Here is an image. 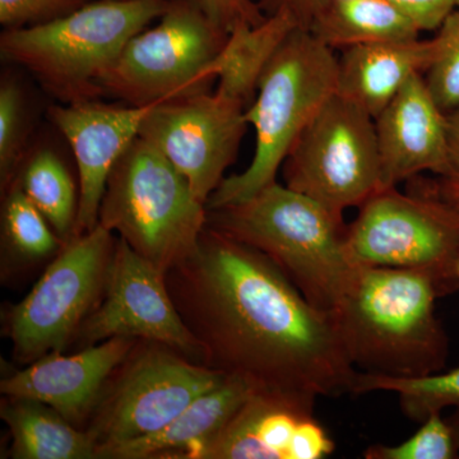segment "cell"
I'll return each mask as SVG.
<instances>
[{
    "mask_svg": "<svg viewBox=\"0 0 459 459\" xmlns=\"http://www.w3.org/2000/svg\"><path fill=\"white\" fill-rule=\"evenodd\" d=\"M338 57L309 30L296 29L263 72L246 119L255 131V152L241 174L225 178L207 210L240 204L276 181L299 135L337 92Z\"/></svg>",
    "mask_w": 459,
    "mask_h": 459,
    "instance_id": "5b68a950",
    "label": "cell"
},
{
    "mask_svg": "<svg viewBox=\"0 0 459 459\" xmlns=\"http://www.w3.org/2000/svg\"><path fill=\"white\" fill-rule=\"evenodd\" d=\"M0 416L11 431L12 458H96V444L90 434L77 430L48 404L5 395Z\"/></svg>",
    "mask_w": 459,
    "mask_h": 459,
    "instance_id": "44dd1931",
    "label": "cell"
},
{
    "mask_svg": "<svg viewBox=\"0 0 459 459\" xmlns=\"http://www.w3.org/2000/svg\"><path fill=\"white\" fill-rule=\"evenodd\" d=\"M286 186L343 219L380 186L376 122L334 93L299 135L283 162Z\"/></svg>",
    "mask_w": 459,
    "mask_h": 459,
    "instance_id": "30bf717a",
    "label": "cell"
},
{
    "mask_svg": "<svg viewBox=\"0 0 459 459\" xmlns=\"http://www.w3.org/2000/svg\"><path fill=\"white\" fill-rule=\"evenodd\" d=\"M391 392L398 395L402 412L421 424L431 413L459 404V364L451 370L421 377H394L358 371L351 394Z\"/></svg>",
    "mask_w": 459,
    "mask_h": 459,
    "instance_id": "cb8c5ba5",
    "label": "cell"
},
{
    "mask_svg": "<svg viewBox=\"0 0 459 459\" xmlns=\"http://www.w3.org/2000/svg\"><path fill=\"white\" fill-rule=\"evenodd\" d=\"M440 296L437 281L425 272L356 267L334 313L353 367L394 377L446 369L449 338L437 316Z\"/></svg>",
    "mask_w": 459,
    "mask_h": 459,
    "instance_id": "7a4b0ae2",
    "label": "cell"
},
{
    "mask_svg": "<svg viewBox=\"0 0 459 459\" xmlns=\"http://www.w3.org/2000/svg\"><path fill=\"white\" fill-rule=\"evenodd\" d=\"M312 404L255 394L197 459H290L298 429L313 418Z\"/></svg>",
    "mask_w": 459,
    "mask_h": 459,
    "instance_id": "d6986e66",
    "label": "cell"
},
{
    "mask_svg": "<svg viewBox=\"0 0 459 459\" xmlns=\"http://www.w3.org/2000/svg\"><path fill=\"white\" fill-rule=\"evenodd\" d=\"M207 220L188 180L138 135L110 172L99 223L168 273L197 249Z\"/></svg>",
    "mask_w": 459,
    "mask_h": 459,
    "instance_id": "8992f818",
    "label": "cell"
},
{
    "mask_svg": "<svg viewBox=\"0 0 459 459\" xmlns=\"http://www.w3.org/2000/svg\"><path fill=\"white\" fill-rule=\"evenodd\" d=\"M16 179L57 237L65 243L74 237L80 193L60 156L49 147L35 148L27 155Z\"/></svg>",
    "mask_w": 459,
    "mask_h": 459,
    "instance_id": "603a6c76",
    "label": "cell"
},
{
    "mask_svg": "<svg viewBox=\"0 0 459 459\" xmlns=\"http://www.w3.org/2000/svg\"><path fill=\"white\" fill-rule=\"evenodd\" d=\"M207 211V225L267 255L310 303L337 312L358 267L343 219L277 180L247 201Z\"/></svg>",
    "mask_w": 459,
    "mask_h": 459,
    "instance_id": "3957f363",
    "label": "cell"
},
{
    "mask_svg": "<svg viewBox=\"0 0 459 459\" xmlns=\"http://www.w3.org/2000/svg\"><path fill=\"white\" fill-rule=\"evenodd\" d=\"M93 0H0V25L5 30L42 25L74 13Z\"/></svg>",
    "mask_w": 459,
    "mask_h": 459,
    "instance_id": "f1b7e54d",
    "label": "cell"
},
{
    "mask_svg": "<svg viewBox=\"0 0 459 459\" xmlns=\"http://www.w3.org/2000/svg\"><path fill=\"white\" fill-rule=\"evenodd\" d=\"M168 4L169 0H93L51 22L4 30L0 54L27 69L59 104L99 100L100 75Z\"/></svg>",
    "mask_w": 459,
    "mask_h": 459,
    "instance_id": "277c9868",
    "label": "cell"
},
{
    "mask_svg": "<svg viewBox=\"0 0 459 459\" xmlns=\"http://www.w3.org/2000/svg\"><path fill=\"white\" fill-rule=\"evenodd\" d=\"M115 337L165 344L201 364V349L172 301L165 272L120 238L101 298L74 341L86 349Z\"/></svg>",
    "mask_w": 459,
    "mask_h": 459,
    "instance_id": "7c38bea8",
    "label": "cell"
},
{
    "mask_svg": "<svg viewBox=\"0 0 459 459\" xmlns=\"http://www.w3.org/2000/svg\"><path fill=\"white\" fill-rule=\"evenodd\" d=\"M3 205V238L9 249L31 261L59 253L65 241L57 237L47 217L27 197L17 179L5 190Z\"/></svg>",
    "mask_w": 459,
    "mask_h": 459,
    "instance_id": "d4e9b609",
    "label": "cell"
},
{
    "mask_svg": "<svg viewBox=\"0 0 459 459\" xmlns=\"http://www.w3.org/2000/svg\"><path fill=\"white\" fill-rule=\"evenodd\" d=\"M434 40L435 56L424 78L434 101L448 115L459 108V7L437 30Z\"/></svg>",
    "mask_w": 459,
    "mask_h": 459,
    "instance_id": "4316f807",
    "label": "cell"
},
{
    "mask_svg": "<svg viewBox=\"0 0 459 459\" xmlns=\"http://www.w3.org/2000/svg\"><path fill=\"white\" fill-rule=\"evenodd\" d=\"M255 389L237 377L199 395L170 424L150 437L120 444L100 453L105 459H197L205 444L225 428Z\"/></svg>",
    "mask_w": 459,
    "mask_h": 459,
    "instance_id": "ac0fdd59",
    "label": "cell"
},
{
    "mask_svg": "<svg viewBox=\"0 0 459 459\" xmlns=\"http://www.w3.org/2000/svg\"><path fill=\"white\" fill-rule=\"evenodd\" d=\"M457 276H458V280H459V255H458V259H457Z\"/></svg>",
    "mask_w": 459,
    "mask_h": 459,
    "instance_id": "d590c367",
    "label": "cell"
},
{
    "mask_svg": "<svg viewBox=\"0 0 459 459\" xmlns=\"http://www.w3.org/2000/svg\"><path fill=\"white\" fill-rule=\"evenodd\" d=\"M309 31L332 50L420 39L418 25L389 0H331Z\"/></svg>",
    "mask_w": 459,
    "mask_h": 459,
    "instance_id": "7402d4cb",
    "label": "cell"
},
{
    "mask_svg": "<svg viewBox=\"0 0 459 459\" xmlns=\"http://www.w3.org/2000/svg\"><path fill=\"white\" fill-rule=\"evenodd\" d=\"M111 374L91 413L87 433L100 453L168 427L226 377L165 344H138Z\"/></svg>",
    "mask_w": 459,
    "mask_h": 459,
    "instance_id": "9c48e42d",
    "label": "cell"
},
{
    "mask_svg": "<svg viewBox=\"0 0 459 459\" xmlns=\"http://www.w3.org/2000/svg\"><path fill=\"white\" fill-rule=\"evenodd\" d=\"M448 160L442 175L434 180L435 188L444 201L459 211V108L446 115Z\"/></svg>",
    "mask_w": 459,
    "mask_h": 459,
    "instance_id": "1f68e13d",
    "label": "cell"
},
{
    "mask_svg": "<svg viewBox=\"0 0 459 459\" xmlns=\"http://www.w3.org/2000/svg\"><path fill=\"white\" fill-rule=\"evenodd\" d=\"M459 448L443 412L431 413L412 437L394 446L373 444L364 452L367 459H455Z\"/></svg>",
    "mask_w": 459,
    "mask_h": 459,
    "instance_id": "83f0119b",
    "label": "cell"
},
{
    "mask_svg": "<svg viewBox=\"0 0 459 459\" xmlns=\"http://www.w3.org/2000/svg\"><path fill=\"white\" fill-rule=\"evenodd\" d=\"M336 444L316 416L305 420L296 431L290 459H323L331 455Z\"/></svg>",
    "mask_w": 459,
    "mask_h": 459,
    "instance_id": "4dcf8cb0",
    "label": "cell"
},
{
    "mask_svg": "<svg viewBox=\"0 0 459 459\" xmlns=\"http://www.w3.org/2000/svg\"><path fill=\"white\" fill-rule=\"evenodd\" d=\"M30 115L22 89L14 78L0 83V183L7 190L16 179L30 151Z\"/></svg>",
    "mask_w": 459,
    "mask_h": 459,
    "instance_id": "484cf974",
    "label": "cell"
},
{
    "mask_svg": "<svg viewBox=\"0 0 459 459\" xmlns=\"http://www.w3.org/2000/svg\"><path fill=\"white\" fill-rule=\"evenodd\" d=\"M299 27L296 18L283 8L272 12L259 25L237 27L210 66L219 82L214 92L249 107L268 63Z\"/></svg>",
    "mask_w": 459,
    "mask_h": 459,
    "instance_id": "ffe728a7",
    "label": "cell"
},
{
    "mask_svg": "<svg viewBox=\"0 0 459 459\" xmlns=\"http://www.w3.org/2000/svg\"><path fill=\"white\" fill-rule=\"evenodd\" d=\"M347 225L346 246L358 267H389L430 274L443 296L457 291L459 211L444 201L434 180L418 193L377 190Z\"/></svg>",
    "mask_w": 459,
    "mask_h": 459,
    "instance_id": "ba28073f",
    "label": "cell"
},
{
    "mask_svg": "<svg viewBox=\"0 0 459 459\" xmlns=\"http://www.w3.org/2000/svg\"><path fill=\"white\" fill-rule=\"evenodd\" d=\"M446 420H448L449 425H451L453 434H455V442H457L459 448V404L455 407V411H453L452 415L449 416V418H446Z\"/></svg>",
    "mask_w": 459,
    "mask_h": 459,
    "instance_id": "e575fe53",
    "label": "cell"
},
{
    "mask_svg": "<svg viewBox=\"0 0 459 459\" xmlns=\"http://www.w3.org/2000/svg\"><path fill=\"white\" fill-rule=\"evenodd\" d=\"M435 48L433 38L344 49L338 57L337 93L376 119L411 78L427 74Z\"/></svg>",
    "mask_w": 459,
    "mask_h": 459,
    "instance_id": "e0dca14e",
    "label": "cell"
},
{
    "mask_svg": "<svg viewBox=\"0 0 459 459\" xmlns=\"http://www.w3.org/2000/svg\"><path fill=\"white\" fill-rule=\"evenodd\" d=\"M458 7H459V0H458Z\"/></svg>",
    "mask_w": 459,
    "mask_h": 459,
    "instance_id": "8d00e7d4",
    "label": "cell"
},
{
    "mask_svg": "<svg viewBox=\"0 0 459 459\" xmlns=\"http://www.w3.org/2000/svg\"><path fill=\"white\" fill-rule=\"evenodd\" d=\"M207 16L223 31L231 33L238 26H256L268 16L264 0H199Z\"/></svg>",
    "mask_w": 459,
    "mask_h": 459,
    "instance_id": "f546056e",
    "label": "cell"
},
{
    "mask_svg": "<svg viewBox=\"0 0 459 459\" xmlns=\"http://www.w3.org/2000/svg\"><path fill=\"white\" fill-rule=\"evenodd\" d=\"M380 186H397L422 172L442 175L448 160L446 115L424 74L411 78L376 119Z\"/></svg>",
    "mask_w": 459,
    "mask_h": 459,
    "instance_id": "9a60e30c",
    "label": "cell"
},
{
    "mask_svg": "<svg viewBox=\"0 0 459 459\" xmlns=\"http://www.w3.org/2000/svg\"><path fill=\"white\" fill-rule=\"evenodd\" d=\"M246 110L217 92L161 102L148 113L138 135L157 148L207 204L237 160L249 126Z\"/></svg>",
    "mask_w": 459,
    "mask_h": 459,
    "instance_id": "4fadbf2b",
    "label": "cell"
},
{
    "mask_svg": "<svg viewBox=\"0 0 459 459\" xmlns=\"http://www.w3.org/2000/svg\"><path fill=\"white\" fill-rule=\"evenodd\" d=\"M331 0H264V9L272 12L286 9L298 21L301 29L310 30L316 20L328 8Z\"/></svg>",
    "mask_w": 459,
    "mask_h": 459,
    "instance_id": "836d02e7",
    "label": "cell"
},
{
    "mask_svg": "<svg viewBox=\"0 0 459 459\" xmlns=\"http://www.w3.org/2000/svg\"><path fill=\"white\" fill-rule=\"evenodd\" d=\"M157 105V104H156ZM155 105H108L100 100L53 105L49 119L69 142L78 168L77 220L74 237L95 229L110 172L140 134Z\"/></svg>",
    "mask_w": 459,
    "mask_h": 459,
    "instance_id": "5bb4252c",
    "label": "cell"
},
{
    "mask_svg": "<svg viewBox=\"0 0 459 459\" xmlns=\"http://www.w3.org/2000/svg\"><path fill=\"white\" fill-rule=\"evenodd\" d=\"M201 364L255 394L316 406L351 394L358 370L336 314L310 303L267 255L205 226L197 249L166 273Z\"/></svg>",
    "mask_w": 459,
    "mask_h": 459,
    "instance_id": "6da1fadb",
    "label": "cell"
},
{
    "mask_svg": "<svg viewBox=\"0 0 459 459\" xmlns=\"http://www.w3.org/2000/svg\"><path fill=\"white\" fill-rule=\"evenodd\" d=\"M229 36L199 0H169L157 25L133 36L100 75V91L132 107L211 92L216 78L210 66Z\"/></svg>",
    "mask_w": 459,
    "mask_h": 459,
    "instance_id": "52a82bcc",
    "label": "cell"
},
{
    "mask_svg": "<svg viewBox=\"0 0 459 459\" xmlns=\"http://www.w3.org/2000/svg\"><path fill=\"white\" fill-rule=\"evenodd\" d=\"M418 25L421 31H437L458 7V0H389Z\"/></svg>",
    "mask_w": 459,
    "mask_h": 459,
    "instance_id": "d6a6232c",
    "label": "cell"
},
{
    "mask_svg": "<svg viewBox=\"0 0 459 459\" xmlns=\"http://www.w3.org/2000/svg\"><path fill=\"white\" fill-rule=\"evenodd\" d=\"M138 341L115 337L71 356L49 353L3 379L0 391L48 404L75 427L91 416L108 377Z\"/></svg>",
    "mask_w": 459,
    "mask_h": 459,
    "instance_id": "2e32d148",
    "label": "cell"
},
{
    "mask_svg": "<svg viewBox=\"0 0 459 459\" xmlns=\"http://www.w3.org/2000/svg\"><path fill=\"white\" fill-rule=\"evenodd\" d=\"M115 241L101 223L65 241L31 292L9 314L7 332L18 361L32 364L62 352L74 341L101 298Z\"/></svg>",
    "mask_w": 459,
    "mask_h": 459,
    "instance_id": "8fae6325",
    "label": "cell"
}]
</instances>
